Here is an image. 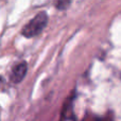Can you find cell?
<instances>
[{"label": "cell", "mask_w": 121, "mask_h": 121, "mask_svg": "<svg viewBox=\"0 0 121 121\" xmlns=\"http://www.w3.org/2000/svg\"><path fill=\"white\" fill-rule=\"evenodd\" d=\"M48 23V15L45 12H40L35 15L21 30V34L27 38H31L40 34Z\"/></svg>", "instance_id": "6da1fadb"}, {"label": "cell", "mask_w": 121, "mask_h": 121, "mask_svg": "<svg viewBox=\"0 0 121 121\" xmlns=\"http://www.w3.org/2000/svg\"><path fill=\"white\" fill-rule=\"evenodd\" d=\"M28 71V65L26 62H21L17 64L11 72V80L13 83H20L26 77Z\"/></svg>", "instance_id": "7a4b0ae2"}, {"label": "cell", "mask_w": 121, "mask_h": 121, "mask_svg": "<svg viewBox=\"0 0 121 121\" xmlns=\"http://www.w3.org/2000/svg\"><path fill=\"white\" fill-rule=\"evenodd\" d=\"M69 5H70V0H57L55 4V6L59 10H66Z\"/></svg>", "instance_id": "3957f363"}, {"label": "cell", "mask_w": 121, "mask_h": 121, "mask_svg": "<svg viewBox=\"0 0 121 121\" xmlns=\"http://www.w3.org/2000/svg\"><path fill=\"white\" fill-rule=\"evenodd\" d=\"M3 84H4V80H3V78L0 75V88L3 86Z\"/></svg>", "instance_id": "277c9868"}]
</instances>
